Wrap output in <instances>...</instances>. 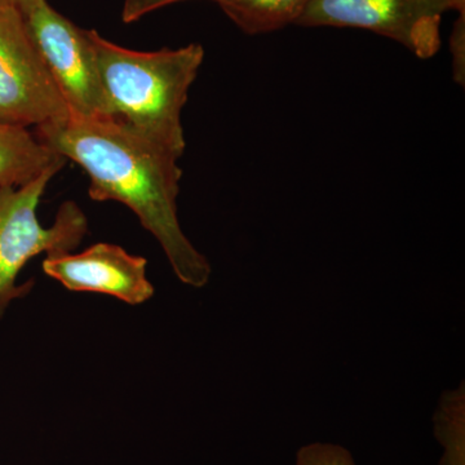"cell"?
<instances>
[{
  "instance_id": "obj_3",
  "label": "cell",
  "mask_w": 465,
  "mask_h": 465,
  "mask_svg": "<svg viewBox=\"0 0 465 465\" xmlns=\"http://www.w3.org/2000/svg\"><path fill=\"white\" fill-rule=\"evenodd\" d=\"M58 173L47 171L17 188L0 186V318L12 302L32 292L34 281L17 282L30 260L73 252L88 234L87 216L75 202L61 204L51 226L39 222V203Z\"/></svg>"
},
{
  "instance_id": "obj_7",
  "label": "cell",
  "mask_w": 465,
  "mask_h": 465,
  "mask_svg": "<svg viewBox=\"0 0 465 465\" xmlns=\"http://www.w3.org/2000/svg\"><path fill=\"white\" fill-rule=\"evenodd\" d=\"M42 268L67 291L101 293L133 307L145 304L155 292L146 274L148 260L118 244L101 242L82 252L45 256Z\"/></svg>"
},
{
  "instance_id": "obj_12",
  "label": "cell",
  "mask_w": 465,
  "mask_h": 465,
  "mask_svg": "<svg viewBox=\"0 0 465 465\" xmlns=\"http://www.w3.org/2000/svg\"><path fill=\"white\" fill-rule=\"evenodd\" d=\"M450 54L452 58V76L459 85L465 84V14H459L450 35Z\"/></svg>"
},
{
  "instance_id": "obj_1",
  "label": "cell",
  "mask_w": 465,
  "mask_h": 465,
  "mask_svg": "<svg viewBox=\"0 0 465 465\" xmlns=\"http://www.w3.org/2000/svg\"><path fill=\"white\" fill-rule=\"evenodd\" d=\"M41 142L90 177L91 200L124 204L157 240L177 280L193 289L213 268L183 232L177 213L183 170L174 154L113 118L72 114L34 131Z\"/></svg>"
},
{
  "instance_id": "obj_8",
  "label": "cell",
  "mask_w": 465,
  "mask_h": 465,
  "mask_svg": "<svg viewBox=\"0 0 465 465\" xmlns=\"http://www.w3.org/2000/svg\"><path fill=\"white\" fill-rule=\"evenodd\" d=\"M66 162L27 128L0 124V186L25 185Z\"/></svg>"
},
{
  "instance_id": "obj_13",
  "label": "cell",
  "mask_w": 465,
  "mask_h": 465,
  "mask_svg": "<svg viewBox=\"0 0 465 465\" xmlns=\"http://www.w3.org/2000/svg\"><path fill=\"white\" fill-rule=\"evenodd\" d=\"M185 2V0H124L122 7V20L125 24L136 23L146 15L157 11L174 3Z\"/></svg>"
},
{
  "instance_id": "obj_5",
  "label": "cell",
  "mask_w": 465,
  "mask_h": 465,
  "mask_svg": "<svg viewBox=\"0 0 465 465\" xmlns=\"http://www.w3.org/2000/svg\"><path fill=\"white\" fill-rule=\"evenodd\" d=\"M446 11L445 0H312L295 25L369 30L428 60L440 51Z\"/></svg>"
},
{
  "instance_id": "obj_2",
  "label": "cell",
  "mask_w": 465,
  "mask_h": 465,
  "mask_svg": "<svg viewBox=\"0 0 465 465\" xmlns=\"http://www.w3.org/2000/svg\"><path fill=\"white\" fill-rule=\"evenodd\" d=\"M112 118L183 157V109L204 60L198 43L143 52L88 30Z\"/></svg>"
},
{
  "instance_id": "obj_15",
  "label": "cell",
  "mask_w": 465,
  "mask_h": 465,
  "mask_svg": "<svg viewBox=\"0 0 465 465\" xmlns=\"http://www.w3.org/2000/svg\"><path fill=\"white\" fill-rule=\"evenodd\" d=\"M449 9H454L458 14H465V0H445Z\"/></svg>"
},
{
  "instance_id": "obj_4",
  "label": "cell",
  "mask_w": 465,
  "mask_h": 465,
  "mask_svg": "<svg viewBox=\"0 0 465 465\" xmlns=\"http://www.w3.org/2000/svg\"><path fill=\"white\" fill-rule=\"evenodd\" d=\"M69 114L25 18L17 9L0 8V124L36 130Z\"/></svg>"
},
{
  "instance_id": "obj_9",
  "label": "cell",
  "mask_w": 465,
  "mask_h": 465,
  "mask_svg": "<svg viewBox=\"0 0 465 465\" xmlns=\"http://www.w3.org/2000/svg\"><path fill=\"white\" fill-rule=\"evenodd\" d=\"M242 32L250 35L295 25L312 0H213Z\"/></svg>"
},
{
  "instance_id": "obj_10",
  "label": "cell",
  "mask_w": 465,
  "mask_h": 465,
  "mask_svg": "<svg viewBox=\"0 0 465 465\" xmlns=\"http://www.w3.org/2000/svg\"><path fill=\"white\" fill-rule=\"evenodd\" d=\"M465 385L440 396L434 414V436L443 448L440 465H465Z\"/></svg>"
},
{
  "instance_id": "obj_6",
  "label": "cell",
  "mask_w": 465,
  "mask_h": 465,
  "mask_svg": "<svg viewBox=\"0 0 465 465\" xmlns=\"http://www.w3.org/2000/svg\"><path fill=\"white\" fill-rule=\"evenodd\" d=\"M24 18L70 113L84 118H112L88 30L76 26L47 0Z\"/></svg>"
},
{
  "instance_id": "obj_14",
  "label": "cell",
  "mask_w": 465,
  "mask_h": 465,
  "mask_svg": "<svg viewBox=\"0 0 465 465\" xmlns=\"http://www.w3.org/2000/svg\"><path fill=\"white\" fill-rule=\"evenodd\" d=\"M45 0H0V8L17 9L23 16L38 7Z\"/></svg>"
},
{
  "instance_id": "obj_11",
  "label": "cell",
  "mask_w": 465,
  "mask_h": 465,
  "mask_svg": "<svg viewBox=\"0 0 465 465\" xmlns=\"http://www.w3.org/2000/svg\"><path fill=\"white\" fill-rule=\"evenodd\" d=\"M295 465H356V461L341 445L314 442L299 449Z\"/></svg>"
}]
</instances>
